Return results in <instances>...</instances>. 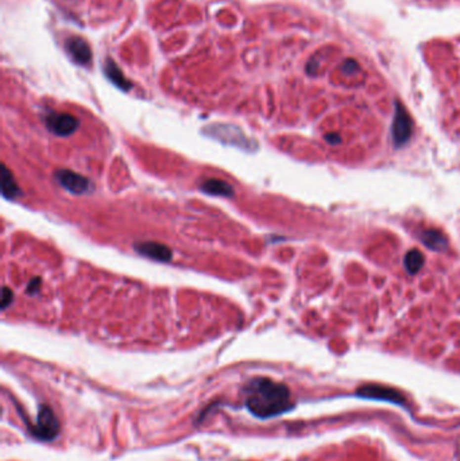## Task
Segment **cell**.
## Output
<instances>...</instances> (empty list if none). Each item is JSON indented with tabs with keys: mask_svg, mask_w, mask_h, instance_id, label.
<instances>
[{
	"mask_svg": "<svg viewBox=\"0 0 460 461\" xmlns=\"http://www.w3.org/2000/svg\"><path fill=\"white\" fill-rule=\"evenodd\" d=\"M243 392L246 409L259 420L281 416L294 406L288 386L265 376L249 381Z\"/></svg>",
	"mask_w": 460,
	"mask_h": 461,
	"instance_id": "6da1fadb",
	"label": "cell"
},
{
	"mask_svg": "<svg viewBox=\"0 0 460 461\" xmlns=\"http://www.w3.org/2000/svg\"><path fill=\"white\" fill-rule=\"evenodd\" d=\"M31 434L40 441H53L60 433L61 425L54 411L49 406H41L37 416V421L30 425Z\"/></svg>",
	"mask_w": 460,
	"mask_h": 461,
	"instance_id": "7a4b0ae2",
	"label": "cell"
},
{
	"mask_svg": "<svg viewBox=\"0 0 460 461\" xmlns=\"http://www.w3.org/2000/svg\"><path fill=\"white\" fill-rule=\"evenodd\" d=\"M413 132V121L410 119L408 111L400 101L395 103V112L394 119H393V125H391V135H393V142L395 147L404 146L406 142L409 141L410 136Z\"/></svg>",
	"mask_w": 460,
	"mask_h": 461,
	"instance_id": "3957f363",
	"label": "cell"
},
{
	"mask_svg": "<svg viewBox=\"0 0 460 461\" xmlns=\"http://www.w3.org/2000/svg\"><path fill=\"white\" fill-rule=\"evenodd\" d=\"M46 128L57 136H69L79 128V119L65 112H51L45 116Z\"/></svg>",
	"mask_w": 460,
	"mask_h": 461,
	"instance_id": "277c9868",
	"label": "cell"
},
{
	"mask_svg": "<svg viewBox=\"0 0 460 461\" xmlns=\"http://www.w3.org/2000/svg\"><path fill=\"white\" fill-rule=\"evenodd\" d=\"M54 177L57 182L60 184L65 191L70 192L72 194H85L89 191H92V182L86 177L81 176L79 173H75L72 170L61 169L54 173Z\"/></svg>",
	"mask_w": 460,
	"mask_h": 461,
	"instance_id": "5b68a950",
	"label": "cell"
},
{
	"mask_svg": "<svg viewBox=\"0 0 460 461\" xmlns=\"http://www.w3.org/2000/svg\"><path fill=\"white\" fill-rule=\"evenodd\" d=\"M356 394L363 398H369V399H382V401H389L393 403H398V405H404V401H405V398L397 390L386 386H378V384H367V386L360 387Z\"/></svg>",
	"mask_w": 460,
	"mask_h": 461,
	"instance_id": "8992f818",
	"label": "cell"
},
{
	"mask_svg": "<svg viewBox=\"0 0 460 461\" xmlns=\"http://www.w3.org/2000/svg\"><path fill=\"white\" fill-rule=\"evenodd\" d=\"M135 251L142 256L158 262H169L171 259V250L158 241H138L134 246Z\"/></svg>",
	"mask_w": 460,
	"mask_h": 461,
	"instance_id": "52a82bcc",
	"label": "cell"
},
{
	"mask_svg": "<svg viewBox=\"0 0 460 461\" xmlns=\"http://www.w3.org/2000/svg\"><path fill=\"white\" fill-rule=\"evenodd\" d=\"M65 49L70 58L79 65H86L92 60V51L89 45L80 37H70L65 42Z\"/></svg>",
	"mask_w": 460,
	"mask_h": 461,
	"instance_id": "ba28073f",
	"label": "cell"
},
{
	"mask_svg": "<svg viewBox=\"0 0 460 461\" xmlns=\"http://www.w3.org/2000/svg\"><path fill=\"white\" fill-rule=\"evenodd\" d=\"M201 191L208 193L210 195H217V197H225V198H230L234 195V189L230 184H227L224 181L221 180H215V178H209V180H205L200 185Z\"/></svg>",
	"mask_w": 460,
	"mask_h": 461,
	"instance_id": "9c48e42d",
	"label": "cell"
},
{
	"mask_svg": "<svg viewBox=\"0 0 460 461\" xmlns=\"http://www.w3.org/2000/svg\"><path fill=\"white\" fill-rule=\"evenodd\" d=\"M421 241L424 243V246L433 251H445L448 247V240L440 230H422V233L420 235Z\"/></svg>",
	"mask_w": 460,
	"mask_h": 461,
	"instance_id": "30bf717a",
	"label": "cell"
},
{
	"mask_svg": "<svg viewBox=\"0 0 460 461\" xmlns=\"http://www.w3.org/2000/svg\"><path fill=\"white\" fill-rule=\"evenodd\" d=\"M104 73L107 76V78L122 90H128L131 88V82L125 78V75L122 73V71L116 66V64L112 60L105 61Z\"/></svg>",
	"mask_w": 460,
	"mask_h": 461,
	"instance_id": "8fae6325",
	"label": "cell"
},
{
	"mask_svg": "<svg viewBox=\"0 0 460 461\" xmlns=\"http://www.w3.org/2000/svg\"><path fill=\"white\" fill-rule=\"evenodd\" d=\"M1 194L7 200H14L20 194L15 178L5 165H1Z\"/></svg>",
	"mask_w": 460,
	"mask_h": 461,
	"instance_id": "7c38bea8",
	"label": "cell"
},
{
	"mask_svg": "<svg viewBox=\"0 0 460 461\" xmlns=\"http://www.w3.org/2000/svg\"><path fill=\"white\" fill-rule=\"evenodd\" d=\"M404 263L409 274H417L424 266V255L418 250H410L404 258Z\"/></svg>",
	"mask_w": 460,
	"mask_h": 461,
	"instance_id": "4fadbf2b",
	"label": "cell"
},
{
	"mask_svg": "<svg viewBox=\"0 0 460 461\" xmlns=\"http://www.w3.org/2000/svg\"><path fill=\"white\" fill-rule=\"evenodd\" d=\"M14 301V293L8 287H3L1 290V309L4 310L11 305V302Z\"/></svg>",
	"mask_w": 460,
	"mask_h": 461,
	"instance_id": "5bb4252c",
	"label": "cell"
},
{
	"mask_svg": "<svg viewBox=\"0 0 460 461\" xmlns=\"http://www.w3.org/2000/svg\"><path fill=\"white\" fill-rule=\"evenodd\" d=\"M341 71L347 75H352L354 72L359 71V65L355 60H345L341 65Z\"/></svg>",
	"mask_w": 460,
	"mask_h": 461,
	"instance_id": "9a60e30c",
	"label": "cell"
},
{
	"mask_svg": "<svg viewBox=\"0 0 460 461\" xmlns=\"http://www.w3.org/2000/svg\"><path fill=\"white\" fill-rule=\"evenodd\" d=\"M38 289H40V278H35L34 281H30V283L27 286V293L35 294Z\"/></svg>",
	"mask_w": 460,
	"mask_h": 461,
	"instance_id": "2e32d148",
	"label": "cell"
},
{
	"mask_svg": "<svg viewBox=\"0 0 460 461\" xmlns=\"http://www.w3.org/2000/svg\"><path fill=\"white\" fill-rule=\"evenodd\" d=\"M325 141L330 142L331 145H337V143H339L341 139H340V136H339V135H335V134H330V135L325 136Z\"/></svg>",
	"mask_w": 460,
	"mask_h": 461,
	"instance_id": "e0dca14e",
	"label": "cell"
}]
</instances>
